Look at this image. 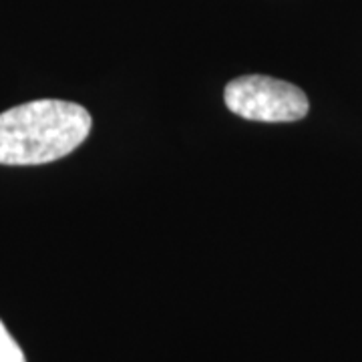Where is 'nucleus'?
<instances>
[{"mask_svg":"<svg viewBox=\"0 0 362 362\" xmlns=\"http://www.w3.org/2000/svg\"><path fill=\"white\" fill-rule=\"evenodd\" d=\"M0 362H26L25 352L0 320Z\"/></svg>","mask_w":362,"mask_h":362,"instance_id":"7ed1b4c3","label":"nucleus"},{"mask_svg":"<svg viewBox=\"0 0 362 362\" xmlns=\"http://www.w3.org/2000/svg\"><path fill=\"white\" fill-rule=\"evenodd\" d=\"M223 99L232 113L262 123H292L308 115L310 109L304 90L264 75L233 78Z\"/></svg>","mask_w":362,"mask_h":362,"instance_id":"f03ea898","label":"nucleus"},{"mask_svg":"<svg viewBox=\"0 0 362 362\" xmlns=\"http://www.w3.org/2000/svg\"><path fill=\"white\" fill-rule=\"evenodd\" d=\"M89 111L77 103L40 99L0 113V163L42 165L73 153L89 135Z\"/></svg>","mask_w":362,"mask_h":362,"instance_id":"f257e3e1","label":"nucleus"}]
</instances>
